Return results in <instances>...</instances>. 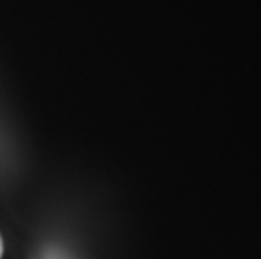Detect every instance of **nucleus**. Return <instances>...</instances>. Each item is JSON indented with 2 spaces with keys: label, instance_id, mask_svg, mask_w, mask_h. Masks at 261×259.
<instances>
[{
  "label": "nucleus",
  "instance_id": "f257e3e1",
  "mask_svg": "<svg viewBox=\"0 0 261 259\" xmlns=\"http://www.w3.org/2000/svg\"><path fill=\"white\" fill-rule=\"evenodd\" d=\"M4 254V242H2V236H0V259H2Z\"/></svg>",
  "mask_w": 261,
  "mask_h": 259
}]
</instances>
